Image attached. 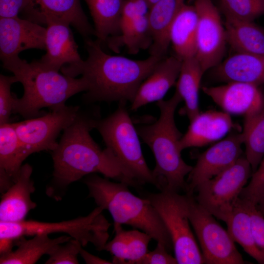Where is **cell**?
<instances>
[{
    "mask_svg": "<svg viewBox=\"0 0 264 264\" xmlns=\"http://www.w3.org/2000/svg\"><path fill=\"white\" fill-rule=\"evenodd\" d=\"M152 44L148 14L121 24L119 34L109 39L106 44L114 52H118L125 46L129 54H136L141 50L149 49Z\"/></svg>",
    "mask_w": 264,
    "mask_h": 264,
    "instance_id": "f546056e",
    "label": "cell"
},
{
    "mask_svg": "<svg viewBox=\"0 0 264 264\" xmlns=\"http://www.w3.org/2000/svg\"><path fill=\"white\" fill-rule=\"evenodd\" d=\"M41 116L13 123L17 134L30 154L53 151L61 131L70 126L80 114L78 106L66 105L55 108Z\"/></svg>",
    "mask_w": 264,
    "mask_h": 264,
    "instance_id": "8fae6325",
    "label": "cell"
},
{
    "mask_svg": "<svg viewBox=\"0 0 264 264\" xmlns=\"http://www.w3.org/2000/svg\"><path fill=\"white\" fill-rule=\"evenodd\" d=\"M84 182L97 206L108 210L114 224H126L139 229L168 250L173 247L169 233L158 213L146 197L132 194L129 185L122 182L110 181L95 174L88 175Z\"/></svg>",
    "mask_w": 264,
    "mask_h": 264,
    "instance_id": "5b68a950",
    "label": "cell"
},
{
    "mask_svg": "<svg viewBox=\"0 0 264 264\" xmlns=\"http://www.w3.org/2000/svg\"><path fill=\"white\" fill-rule=\"evenodd\" d=\"M32 167L22 166L16 180L3 193L0 202V222H17L25 220L28 213L37 206L31 195L35 190L31 179Z\"/></svg>",
    "mask_w": 264,
    "mask_h": 264,
    "instance_id": "ac0fdd59",
    "label": "cell"
},
{
    "mask_svg": "<svg viewBox=\"0 0 264 264\" xmlns=\"http://www.w3.org/2000/svg\"><path fill=\"white\" fill-rule=\"evenodd\" d=\"M230 115L224 111L199 112L191 120L180 140L182 150L200 147L222 139L234 129H239Z\"/></svg>",
    "mask_w": 264,
    "mask_h": 264,
    "instance_id": "e0dca14e",
    "label": "cell"
},
{
    "mask_svg": "<svg viewBox=\"0 0 264 264\" xmlns=\"http://www.w3.org/2000/svg\"><path fill=\"white\" fill-rule=\"evenodd\" d=\"M204 73L195 57L182 61L176 91L184 102V106L180 113L186 115L189 121L200 112L199 90Z\"/></svg>",
    "mask_w": 264,
    "mask_h": 264,
    "instance_id": "83f0119b",
    "label": "cell"
},
{
    "mask_svg": "<svg viewBox=\"0 0 264 264\" xmlns=\"http://www.w3.org/2000/svg\"><path fill=\"white\" fill-rule=\"evenodd\" d=\"M2 66L23 86V94L21 98L16 97L13 113L25 119L38 116L43 108L52 110L65 106L70 97L88 89L83 77L76 78L62 74L46 67L39 60L28 63L19 58Z\"/></svg>",
    "mask_w": 264,
    "mask_h": 264,
    "instance_id": "277c9868",
    "label": "cell"
},
{
    "mask_svg": "<svg viewBox=\"0 0 264 264\" xmlns=\"http://www.w3.org/2000/svg\"><path fill=\"white\" fill-rule=\"evenodd\" d=\"M115 236L103 250L113 256L112 264H136L148 252L152 237L137 229L126 230L122 225L113 224Z\"/></svg>",
    "mask_w": 264,
    "mask_h": 264,
    "instance_id": "cb8c5ba5",
    "label": "cell"
},
{
    "mask_svg": "<svg viewBox=\"0 0 264 264\" xmlns=\"http://www.w3.org/2000/svg\"><path fill=\"white\" fill-rule=\"evenodd\" d=\"M227 44L236 52L264 54V30L254 21L225 17Z\"/></svg>",
    "mask_w": 264,
    "mask_h": 264,
    "instance_id": "4316f807",
    "label": "cell"
},
{
    "mask_svg": "<svg viewBox=\"0 0 264 264\" xmlns=\"http://www.w3.org/2000/svg\"><path fill=\"white\" fill-rule=\"evenodd\" d=\"M150 8L147 0H124L120 25L133 19L148 15Z\"/></svg>",
    "mask_w": 264,
    "mask_h": 264,
    "instance_id": "f35d334b",
    "label": "cell"
},
{
    "mask_svg": "<svg viewBox=\"0 0 264 264\" xmlns=\"http://www.w3.org/2000/svg\"><path fill=\"white\" fill-rule=\"evenodd\" d=\"M88 57L78 72L88 84L84 95L88 101H133L142 82L162 58L150 55L144 60H133L106 53L101 44L85 39Z\"/></svg>",
    "mask_w": 264,
    "mask_h": 264,
    "instance_id": "7a4b0ae2",
    "label": "cell"
},
{
    "mask_svg": "<svg viewBox=\"0 0 264 264\" xmlns=\"http://www.w3.org/2000/svg\"><path fill=\"white\" fill-rule=\"evenodd\" d=\"M224 222L234 242L238 243L258 263L264 264V251L258 246L255 241L249 214L240 198Z\"/></svg>",
    "mask_w": 264,
    "mask_h": 264,
    "instance_id": "4dcf8cb0",
    "label": "cell"
},
{
    "mask_svg": "<svg viewBox=\"0 0 264 264\" xmlns=\"http://www.w3.org/2000/svg\"><path fill=\"white\" fill-rule=\"evenodd\" d=\"M242 134L233 133L207 149L198 157L188 175L185 191L193 195L196 188L233 164L242 156Z\"/></svg>",
    "mask_w": 264,
    "mask_h": 264,
    "instance_id": "5bb4252c",
    "label": "cell"
},
{
    "mask_svg": "<svg viewBox=\"0 0 264 264\" xmlns=\"http://www.w3.org/2000/svg\"><path fill=\"white\" fill-rule=\"evenodd\" d=\"M248 211L253 236L258 246L264 251V216L254 203L240 198Z\"/></svg>",
    "mask_w": 264,
    "mask_h": 264,
    "instance_id": "8d00e7d4",
    "label": "cell"
},
{
    "mask_svg": "<svg viewBox=\"0 0 264 264\" xmlns=\"http://www.w3.org/2000/svg\"><path fill=\"white\" fill-rule=\"evenodd\" d=\"M168 250L163 244L157 242L153 251L148 252L136 264H177L175 257L168 253Z\"/></svg>",
    "mask_w": 264,
    "mask_h": 264,
    "instance_id": "ab89813d",
    "label": "cell"
},
{
    "mask_svg": "<svg viewBox=\"0 0 264 264\" xmlns=\"http://www.w3.org/2000/svg\"><path fill=\"white\" fill-rule=\"evenodd\" d=\"M185 0H159L152 5L148 19L152 36L150 55L159 58L166 56L170 45L169 32L172 24Z\"/></svg>",
    "mask_w": 264,
    "mask_h": 264,
    "instance_id": "7402d4cb",
    "label": "cell"
},
{
    "mask_svg": "<svg viewBox=\"0 0 264 264\" xmlns=\"http://www.w3.org/2000/svg\"><path fill=\"white\" fill-rule=\"evenodd\" d=\"M71 238L63 235L51 238L46 234H37L28 240L24 237L15 241L17 248L0 256V264H34L44 255H49L59 245Z\"/></svg>",
    "mask_w": 264,
    "mask_h": 264,
    "instance_id": "484cf974",
    "label": "cell"
},
{
    "mask_svg": "<svg viewBox=\"0 0 264 264\" xmlns=\"http://www.w3.org/2000/svg\"><path fill=\"white\" fill-rule=\"evenodd\" d=\"M225 17L254 21L264 14V0H220Z\"/></svg>",
    "mask_w": 264,
    "mask_h": 264,
    "instance_id": "d6a6232c",
    "label": "cell"
},
{
    "mask_svg": "<svg viewBox=\"0 0 264 264\" xmlns=\"http://www.w3.org/2000/svg\"><path fill=\"white\" fill-rule=\"evenodd\" d=\"M257 206L258 208L264 216V201L260 202Z\"/></svg>",
    "mask_w": 264,
    "mask_h": 264,
    "instance_id": "b9f144b4",
    "label": "cell"
},
{
    "mask_svg": "<svg viewBox=\"0 0 264 264\" xmlns=\"http://www.w3.org/2000/svg\"><path fill=\"white\" fill-rule=\"evenodd\" d=\"M242 134L245 146V157L253 173L264 156V107L244 117Z\"/></svg>",
    "mask_w": 264,
    "mask_h": 264,
    "instance_id": "1f68e13d",
    "label": "cell"
},
{
    "mask_svg": "<svg viewBox=\"0 0 264 264\" xmlns=\"http://www.w3.org/2000/svg\"><path fill=\"white\" fill-rule=\"evenodd\" d=\"M194 5L198 14L195 58L205 73L222 61L227 44L225 29L212 0H195Z\"/></svg>",
    "mask_w": 264,
    "mask_h": 264,
    "instance_id": "7c38bea8",
    "label": "cell"
},
{
    "mask_svg": "<svg viewBox=\"0 0 264 264\" xmlns=\"http://www.w3.org/2000/svg\"><path fill=\"white\" fill-rule=\"evenodd\" d=\"M252 173L250 163L242 156L230 167L200 184L194 198L208 212L225 222Z\"/></svg>",
    "mask_w": 264,
    "mask_h": 264,
    "instance_id": "9c48e42d",
    "label": "cell"
},
{
    "mask_svg": "<svg viewBox=\"0 0 264 264\" xmlns=\"http://www.w3.org/2000/svg\"><path fill=\"white\" fill-rule=\"evenodd\" d=\"M188 195L189 219L199 242L204 264H245L228 231L198 203L193 195Z\"/></svg>",
    "mask_w": 264,
    "mask_h": 264,
    "instance_id": "30bf717a",
    "label": "cell"
},
{
    "mask_svg": "<svg viewBox=\"0 0 264 264\" xmlns=\"http://www.w3.org/2000/svg\"><path fill=\"white\" fill-rule=\"evenodd\" d=\"M240 198L257 205L264 199V156L251 180L242 189Z\"/></svg>",
    "mask_w": 264,
    "mask_h": 264,
    "instance_id": "e575fe53",
    "label": "cell"
},
{
    "mask_svg": "<svg viewBox=\"0 0 264 264\" xmlns=\"http://www.w3.org/2000/svg\"><path fill=\"white\" fill-rule=\"evenodd\" d=\"M103 211L97 206L86 216L60 222L26 220L17 222H0V241L14 244L16 240L22 237L61 233L78 241L83 247L91 243L97 250H103L111 226L103 215Z\"/></svg>",
    "mask_w": 264,
    "mask_h": 264,
    "instance_id": "8992f818",
    "label": "cell"
},
{
    "mask_svg": "<svg viewBox=\"0 0 264 264\" xmlns=\"http://www.w3.org/2000/svg\"><path fill=\"white\" fill-rule=\"evenodd\" d=\"M198 14L194 5L185 3L175 17L169 32V40L176 56L182 61L195 57Z\"/></svg>",
    "mask_w": 264,
    "mask_h": 264,
    "instance_id": "d4e9b609",
    "label": "cell"
},
{
    "mask_svg": "<svg viewBox=\"0 0 264 264\" xmlns=\"http://www.w3.org/2000/svg\"><path fill=\"white\" fill-rule=\"evenodd\" d=\"M262 201H264V200H263Z\"/></svg>",
    "mask_w": 264,
    "mask_h": 264,
    "instance_id": "ee69618b",
    "label": "cell"
},
{
    "mask_svg": "<svg viewBox=\"0 0 264 264\" xmlns=\"http://www.w3.org/2000/svg\"><path fill=\"white\" fill-rule=\"evenodd\" d=\"M181 63L182 60L176 55L161 59L139 87L131 103V110H136L147 104L162 100L176 84Z\"/></svg>",
    "mask_w": 264,
    "mask_h": 264,
    "instance_id": "d6986e66",
    "label": "cell"
},
{
    "mask_svg": "<svg viewBox=\"0 0 264 264\" xmlns=\"http://www.w3.org/2000/svg\"><path fill=\"white\" fill-rule=\"evenodd\" d=\"M158 0H147L150 7L152 5H153L154 3H155Z\"/></svg>",
    "mask_w": 264,
    "mask_h": 264,
    "instance_id": "7bdbcfd3",
    "label": "cell"
},
{
    "mask_svg": "<svg viewBox=\"0 0 264 264\" xmlns=\"http://www.w3.org/2000/svg\"><path fill=\"white\" fill-rule=\"evenodd\" d=\"M202 90L223 111L245 116L264 107V96L258 86L242 82L204 87Z\"/></svg>",
    "mask_w": 264,
    "mask_h": 264,
    "instance_id": "2e32d148",
    "label": "cell"
},
{
    "mask_svg": "<svg viewBox=\"0 0 264 264\" xmlns=\"http://www.w3.org/2000/svg\"><path fill=\"white\" fill-rule=\"evenodd\" d=\"M125 104L120 103L111 115L97 120L95 129L101 134L106 148L140 184L154 185L152 171L144 157L137 129Z\"/></svg>",
    "mask_w": 264,
    "mask_h": 264,
    "instance_id": "52a82bcc",
    "label": "cell"
},
{
    "mask_svg": "<svg viewBox=\"0 0 264 264\" xmlns=\"http://www.w3.org/2000/svg\"><path fill=\"white\" fill-rule=\"evenodd\" d=\"M31 155L19 138L13 123L0 125V191L16 180L24 160Z\"/></svg>",
    "mask_w": 264,
    "mask_h": 264,
    "instance_id": "44dd1931",
    "label": "cell"
},
{
    "mask_svg": "<svg viewBox=\"0 0 264 264\" xmlns=\"http://www.w3.org/2000/svg\"><path fill=\"white\" fill-rule=\"evenodd\" d=\"M181 101L176 91L168 100L157 102L160 111L158 119L137 128L139 137L154 155L155 165L152 174L154 186L160 191H185V177L193 168L181 157L180 144L183 135L175 122V111Z\"/></svg>",
    "mask_w": 264,
    "mask_h": 264,
    "instance_id": "3957f363",
    "label": "cell"
},
{
    "mask_svg": "<svg viewBox=\"0 0 264 264\" xmlns=\"http://www.w3.org/2000/svg\"><path fill=\"white\" fill-rule=\"evenodd\" d=\"M80 256L87 264H111L112 262L107 261L89 253L83 247L80 251Z\"/></svg>",
    "mask_w": 264,
    "mask_h": 264,
    "instance_id": "60d3db41",
    "label": "cell"
},
{
    "mask_svg": "<svg viewBox=\"0 0 264 264\" xmlns=\"http://www.w3.org/2000/svg\"><path fill=\"white\" fill-rule=\"evenodd\" d=\"M46 53L39 61L46 67L75 77L84 61L78 50L70 24L65 21H46Z\"/></svg>",
    "mask_w": 264,
    "mask_h": 264,
    "instance_id": "4fadbf2b",
    "label": "cell"
},
{
    "mask_svg": "<svg viewBox=\"0 0 264 264\" xmlns=\"http://www.w3.org/2000/svg\"><path fill=\"white\" fill-rule=\"evenodd\" d=\"M82 244L71 238L67 242L58 245L49 255L45 264H78Z\"/></svg>",
    "mask_w": 264,
    "mask_h": 264,
    "instance_id": "836d02e7",
    "label": "cell"
},
{
    "mask_svg": "<svg viewBox=\"0 0 264 264\" xmlns=\"http://www.w3.org/2000/svg\"><path fill=\"white\" fill-rule=\"evenodd\" d=\"M35 9L34 0H0V18L19 17L23 12L27 19Z\"/></svg>",
    "mask_w": 264,
    "mask_h": 264,
    "instance_id": "74e56055",
    "label": "cell"
},
{
    "mask_svg": "<svg viewBox=\"0 0 264 264\" xmlns=\"http://www.w3.org/2000/svg\"><path fill=\"white\" fill-rule=\"evenodd\" d=\"M213 68V76L219 81L264 84V54L236 52Z\"/></svg>",
    "mask_w": 264,
    "mask_h": 264,
    "instance_id": "ffe728a7",
    "label": "cell"
},
{
    "mask_svg": "<svg viewBox=\"0 0 264 264\" xmlns=\"http://www.w3.org/2000/svg\"><path fill=\"white\" fill-rule=\"evenodd\" d=\"M42 23L48 20L65 21L85 39L95 35L93 27L84 13L80 0H34Z\"/></svg>",
    "mask_w": 264,
    "mask_h": 264,
    "instance_id": "603a6c76",
    "label": "cell"
},
{
    "mask_svg": "<svg viewBox=\"0 0 264 264\" xmlns=\"http://www.w3.org/2000/svg\"><path fill=\"white\" fill-rule=\"evenodd\" d=\"M146 198L158 213L169 233L177 263L204 264L201 251L190 226L188 195L161 191L150 194Z\"/></svg>",
    "mask_w": 264,
    "mask_h": 264,
    "instance_id": "ba28073f",
    "label": "cell"
},
{
    "mask_svg": "<svg viewBox=\"0 0 264 264\" xmlns=\"http://www.w3.org/2000/svg\"><path fill=\"white\" fill-rule=\"evenodd\" d=\"M94 22L95 36L102 44L120 33L121 11L124 0H84Z\"/></svg>",
    "mask_w": 264,
    "mask_h": 264,
    "instance_id": "f1b7e54d",
    "label": "cell"
},
{
    "mask_svg": "<svg viewBox=\"0 0 264 264\" xmlns=\"http://www.w3.org/2000/svg\"><path fill=\"white\" fill-rule=\"evenodd\" d=\"M46 28L19 17L0 18V58L2 66L29 49L45 50Z\"/></svg>",
    "mask_w": 264,
    "mask_h": 264,
    "instance_id": "9a60e30c",
    "label": "cell"
},
{
    "mask_svg": "<svg viewBox=\"0 0 264 264\" xmlns=\"http://www.w3.org/2000/svg\"><path fill=\"white\" fill-rule=\"evenodd\" d=\"M16 82L17 80L14 75H0V125L9 123L13 113L16 97L11 92V87Z\"/></svg>",
    "mask_w": 264,
    "mask_h": 264,
    "instance_id": "d590c367",
    "label": "cell"
},
{
    "mask_svg": "<svg viewBox=\"0 0 264 264\" xmlns=\"http://www.w3.org/2000/svg\"><path fill=\"white\" fill-rule=\"evenodd\" d=\"M97 120L80 113L63 131L57 147L52 151L53 171L46 190L48 196L61 199L70 184L95 173L129 186L140 185L109 150L101 149L93 139L90 132L95 128Z\"/></svg>",
    "mask_w": 264,
    "mask_h": 264,
    "instance_id": "6da1fadb",
    "label": "cell"
}]
</instances>
